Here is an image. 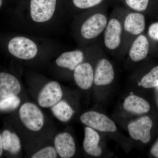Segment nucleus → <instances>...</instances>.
<instances>
[{
    "mask_svg": "<svg viewBox=\"0 0 158 158\" xmlns=\"http://www.w3.org/2000/svg\"><path fill=\"white\" fill-rule=\"evenodd\" d=\"M74 8L80 13L103 5H110L113 0H71Z\"/></svg>",
    "mask_w": 158,
    "mask_h": 158,
    "instance_id": "6ab92c4d",
    "label": "nucleus"
},
{
    "mask_svg": "<svg viewBox=\"0 0 158 158\" xmlns=\"http://www.w3.org/2000/svg\"><path fill=\"white\" fill-rule=\"evenodd\" d=\"M151 152L153 156L158 157V141L153 146L151 150Z\"/></svg>",
    "mask_w": 158,
    "mask_h": 158,
    "instance_id": "bb28decb",
    "label": "nucleus"
},
{
    "mask_svg": "<svg viewBox=\"0 0 158 158\" xmlns=\"http://www.w3.org/2000/svg\"><path fill=\"white\" fill-rule=\"evenodd\" d=\"M62 97V91L59 83L56 81L50 82L40 92L38 103L42 107H50L60 101Z\"/></svg>",
    "mask_w": 158,
    "mask_h": 158,
    "instance_id": "1a4fd4ad",
    "label": "nucleus"
},
{
    "mask_svg": "<svg viewBox=\"0 0 158 158\" xmlns=\"http://www.w3.org/2000/svg\"><path fill=\"white\" fill-rule=\"evenodd\" d=\"M148 34L153 40L158 41V22L153 23L150 26Z\"/></svg>",
    "mask_w": 158,
    "mask_h": 158,
    "instance_id": "a878e982",
    "label": "nucleus"
},
{
    "mask_svg": "<svg viewBox=\"0 0 158 158\" xmlns=\"http://www.w3.org/2000/svg\"><path fill=\"white\" fill-rule=\"evenodd\" d=\"M57 152L53 147L48 146L40 150L32 156V158H56Z\"/></svg>",
    "mask_w": 158,
    "mask_h": 158,
    "instance_id": "5701e85b",
    "label": "nucleus"
},
{
    "mask_svg": "<svg viewBox=\"0 0 158 158\" xmlns=\"http://www.w3.org/2000/svg\"><path fill=\"white\" fill-rule=\"evenodd\" d=\"M2 141V136L0 134V157L2 156L3 153Z\"/></svg>",
    "mask_w": 158,
    "mask_h": 158,
    "instance_id": "cd10ccee",
    "label": "nucleus"
},
{
    "mask_svg": "<svg viewBox=\"0 0 158 158\" xmlns=\"http://www.w3.org/2000/svg\"><path fill=\"white\" fill-rule=\"evenodd\" d=\"M115 77V71L110 60L102 57L97 62L94 71V83L97 86L110 85Z\"/></svg>",
    "mask_w": 158,
    "mask_h": 158,
    "instance_id": "9d476101",
    "label": "nucleus"
},
{
    "mask_svg": "<svg viewBox=\"0 0 158 158\" xmlns=\"http://www.w3.org/2000/svg\"><path fill=\"white\" fill-rule=\"evenodd\" d=\"M8 48L11 55L22 60L34 59L38 53V47L36 43L23 36L13 37L9 41Z\"/></svg>",
    "mask_w": 158,
    "mask_h": 158,
    "instance_id": "20e7f679",
    "label": "nucleus"
},
{
    "mask_svg": "<svg viewBox=\"0 0 158 158\" xmlns=\"http://www.w3.org/2000/svg\"><path fill=\"white\" fill-rule=\"evenodd\" d=\"M2 136L3 149L9 151L12 141V133L8 130H5L3 132Z\"/></svg>",
    "mask_w": 158,
    "mask_h": 158,
    "instance_id": "b1692460",
    "label": "nucleus"
},
{
    "mask_svg": "<svg viewBox=\"0 0 158 158\" xmlns=\"http://www.w3.org/2000/svg\"><path fill=\"white\" fill-rule=\"evenodd\" d=\"M123 106L127 112L135 114L148 113L150 109L149 104L145 99L133 94L125 99Z\"/></svg>",
    "mask_w": 158,
    "mask_h": 158,
    "instance_id": "f3484780",
    "label": "nucleus"
},
{
    "mask_svg": "<svg viewBox=\"0 0 158 158\" xmlns=\"http://www.w3.org/2000/svg\"><path fill=\"white\" fill-rule=\"evenodd\" d=\"M21 90L20 84L15 77L6 73H0V98L16 96Z\"/></svg>",
    "mask_w": 158,
    "mask_h": 158,
    "instance_id": "2eb2a0df",
    "label": "nucleus"
},
{
    "mask_svg": "<svg viewBox=\"0 0 158 158\" xmlns=\"http://www.w3.org/2000/svg\"><path fill=\"white\" fill-rule=\"evenodd\" d=\"M145 27L146 21L143 13L125 8L123 19L122 45L119 54H127L133 40L140 34H143Z\"/></svg>",
    "mask_w": 158,
    "mask_h": 158,
    "instance_id": "7ed1b4c3",
    "label": "nucleus"
},
{
    "mask_svg": "<svg viewBox=\"0 0 158 158\" xmlns=\"http://www.w3.org/2000/svg\"><path fill=\"white\" fill-rule=\"evenodd\" d=\"M85 50L76 49L65 52L56 60L58 66L74 71L79 64L84 62L85 58Z\"/></svg>",
    "mask_w": 158,
    "mask_h": 158,
    "instance_id": "ddd939ff",
    "label": "nucleus"
},
{
    "mask_svg": "<svg viewBox=\"0 0 158 158\" xmlns=\"http://www.w3.org/2000/svg\"><path fill=\"white\" fill-rule=\"evenodd\" d=\"M21 100L16 96L9 97L0 100V110L11 111L16 109L19 106Z\"/></svg>",
    "mask_w": 158,
    "mask_h": 158,
    "instance_id": "4be33fe9",
    "label": "nucleus"
},
{
    "mask_svg": "<svg viewBox=\"0 0 158 158\" xmlns=\"http://www.w3.org/2000/svg\"><path fill=\"white\" fill-rule=\"evenodd\" d=\"M150 44L148 38L144 34L136 37L128 49V57L131 61L137 62L142 61L147 56Z\"/></svg>",
    "mask_w": 158,
    "mask_h": 158,
    "instance_id": "9b49d317",
    "label": "nucleus"
},
{
    "mask_svg": "<svg viewBox=\"0 0 158 158\" xmlns=\"http://www.w3.org/2000/svg\"><path fill=\"white\" fill-rule=\"evenodd\" d=\"M94 69L89 62H83L73 71V77L77 85L83 90L92 86L94 79Z\"/></svg>",
    "mask_w": 158,
    "mask_h": 158,
    "instance_id": "f8f14e48",
    "label": "nucleus"
},
{
    "mask_svg": "<svg viewBox=\"0 0 158 158\" xmlns=\"http://www.w3.org/2000/svg\"><path fill=\"white\" fill-rule=\"evenodd\" d=\"M52 112L58 119L62 122L69 121L73 116L74 111L64 101H59L52 108Z\"/></svg>",
    "mask_w": 158,
    "mask_h": 158,
    "instance_id": "a211bd4d",
    "label": "nucleus"
},
{
    "mask_svg": "<svg viewBox=\"0 0 158 158\" xmlns=\"http://www.w3.org/2000/svg\"><path fill=\"white\" fill-rule=\"evenodd\" d=\"M57 0H31L30 15L31 19L37 23L48 22L53 17Z\"/></svg>",
    "mask_w": 158,
    "mask_h": 158,
    "instance_id": "39448f33",
    "label": "nucleus"
},
{
    "mask_svg": "<svg viewBox=\"0 0 158 158\" xmlns=\"http://www.w3.org/2000/svg\"><path fill=\"white\" fill-rule=\"evenodd\" d=\"M152 125V120L149 116H143L130 123L128 125V130L133 139L147 143L150 140V131Z\"/></svg>",
    "mask_w": 158,
    "mask_h": 158,
    "instance_id": "6e6552de",
    "label": "nucleus"
},
{
    "mask_svg": "<svg viewBox=\"0 0 158 158\" xmlns=\"http://www.w3.org/2000/svg\"><path fill=\"white\" fill-rule=\"evenodd\" d=\"M125 11L123 6H117L109 15L102 35V44L106 51L113 54L120 53L123 37V19Z\"/></svg>",
    "mask_w": 158,
    "mask_h": 158,
    "instance_id": "f03ea898",
    "label": "nucleus"
},
{
    "mask_svg": "<svg viewBox=\"0 0 158 158\" xmlns=\"http://www.w3.org/2000/svg\"><path fill=\"white\" fill-rule=\"evenodd\" d=\"M55 148L61 158H69L76 152V145L73 138L68 133H62L55 138Z\"/></svg>",
    "mask_w": 158,
    "mask_h": 158,
    "instance_id": "4468645a",
    "label": "nucleus"
},
{
    "mask_svg": "<svg viewBox=\"0 0 158 158\" xmlns=\"http://www.w3.org/2000/svg\"><path fill=\"white\" fill-rule=\"evenodd\" d=\"M82 123L102 132L116 131L117 127L113 120L104 114L95 111L86 112L81 116Z\"/></svg>",
    "mask_w": 158,
    "mask_h": 158,
    "instance_id": "0eeeda50",
    "label": "nucleus"
},
{
    "mask_svg": "<svg viewBox=\"0 0 158 158\" xmlns=\"http://www.w3.org/2000/svg\"><path fill=\"white\" fill-rule=\"evenodd\" d=\"M2 5V0H0V8H1Z\"/></svg>",
    "mask_w": 158,
    "mask_h": 158,
    "instance_id": "c85d7f7f",
    "label": "nucleus"
},
{
    "mask_svg": "<svg viewBox=\"0 0 158 158\" xmlns=\"http://www.w3.org/2000/svg\"><path fill=\"white\" fill-rule=\"evenodd\" d=\"M123 6L132 11L144 14L149 9L153 0H119Z\"/></svg>",
    "mask_w": 158,
    "mask_h": 158,
    "instance_id": "aec40b11",
    "label": "nucleus"
},
{
    "mask_svg": "<svg viewBox=\"0 0 158 158\" xmlns=\"http://www.w3.org/2000/svg\"><path fill=\"white\" fill-rule=\"evenodd\" d=\"M158 85V65L154 67L147 74L142 77L138 85L145 88H155Z\"/></svg>",
    "mask_w": 158,
    "mask_h": 158,
    "instance_id": "412c9836",
    "label": "nucleus"
},
{
    "mask_svg": "<svg viewBox=\"0 0 158 158\" xmlns=\"http://www.w3.org/2000/svg\"><path fill=\"white\" fill-rule=\"evenodd\" d=\"M20 118L27 128L33 131L41 129L44 123L43 114L39 108L34 104L27 102L19 109Z\"/></svg>",
    "mask_w": 158,
    "mask_h": 158,
    "instance_id": "423d86ee",
    "label": "nucleus"
},
{
    "mask_svg": "<svg viewBox=\"0 0 158 158\" xmlns=\"http://www.w3.org/2000/svg\"><path fill=\"white\" fill-rule=\"evenodd\" d=\"M157 87H158V86H157Z\"/></svg>",
    "mask_w": 158,
    "mask_h": 158,
    "instance_id": "c756f323",
    "label": "nucleus"
},
{
    "mask_svg": "<svg viewBox=\"0 0 158 158\" xmlns=\"http://www.w3.org/2000/svg\"><path fill=\"white\" fill-rule=\"evenodd\" d=\"M109 6L103 5L79 15L75 25V32L81 44L87 45L102 38L109 19Z\"/></svg>",
    "mask_w": 158,
    "mask_h": 158,
    "instance_id": "f257e3e1",
    "label": "nucleus"
},
{
    "mask_svg": "<svg viewBox=\"0 0 158 158\" xmlns=\"http://www.w3.org/2000/svg\"><path fill=\"white\" fill-rule=\"evenodd\" d=\"M85 133L83 147L85 151L88 154L94 156H99L101 155L102 149L98 146L100 136L98 133L88 127L85 128Z\"/></svg>",
    "mask_w": 158,
    "mask_h": 158,
    "instance_id": "dca6fc26",
    "label": "nucleus"
},
{
    "mask_svg": "<svg viewBox=\"0 0 158 158\" xmlns=\"http://www.w3.org/2000/svg\"><path fill=\"white\" fill-rule=\"evenodd\" d=\"M21 148V145L19 138L15 133H12L11 146L9 151L11 154H15L19 152Z\"/></svg>",
    "mask_w": 158,
    "mask_h": 158,
    "instance_id": "393cba45",
    "label": "nucleus"
}]
</instances>
